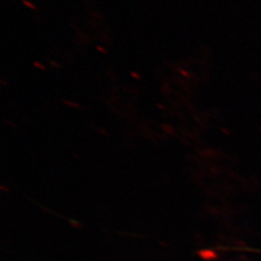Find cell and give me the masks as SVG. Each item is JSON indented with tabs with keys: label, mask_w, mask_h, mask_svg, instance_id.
Wrapping results in <instances>:
<instances>
[{
	"label": "cell",
	"mask_w": 261,
	"mask_h": 261,
	"mask_svg": "<svg viewBox=\"0 0 261 261\" xmlns=\"http://www.w3.org/2000/svg\"><path fill=\"white\" fill-rule=\"evenodd\" d=\"M22 3H23V4H24L27 7L30 8V9H36V6H35V5L32 3V2H29V1H28V0H22Z\"/></svg>",
	"instance_id": "1"
}]
</instances>
